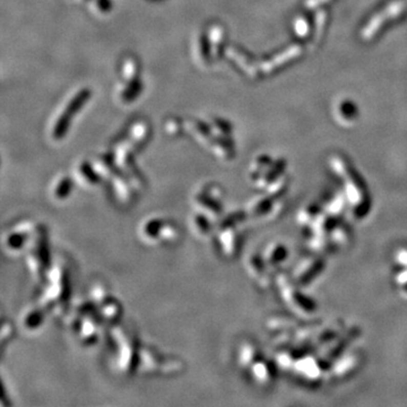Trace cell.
<instances>
[{"label":"cell","instance_id":"6da1fadb","mask_svg":"<svg viewBox=\"0 0 407 407\" xmlns=\"http://www.w3.org/2000/svg\"><path fill=\"white\" fill-rule=\"evenodd\" d=\"M48 284L38 299V306L57 316H64L68 310L70 295L69 272L64 262H56L47 273Z\"/></svg>","mask_w":407,"mask_h":407},{"label":"cell","instance_id":"7a4b0ae2","mask_svg":"<svg viewBox=\"0 0 407 407\" xmlns=\"http://www.w3.org/2000/svg\"><path fill=\"white\" fill-rule=\"evenodd\" d=\"M111 337L117 346V356H115L117 370L124 376L133 375L137 371L139 360L140 346L137 342V338L121 324H113Z\"/></svg>","mask_w":407,"mask_h":407},{"label":"cell","instance_id":"3957f363","mask_svg":"<svg viewBox=\"0 0 407 407\" xmlns=\"http://www.w3.org/2000/svg\"><path fill=\"white\" fill-rule=\"evenodd\" d=\"M24 255L26 267L32 276L37 280L47 277L51 258L48 236L43 225L30 238Z\"/></svg>","mask_w":407,"mask_h":407},{"label":"cell","instance_id":"277c9868","mask_svg":"<svg viewBox=\"0 0 407 407\" xmlns=\"http://www.w3.org/2000/svg\"><path fill=\"white\" fill-rule=\"evenodd\" d=\"M248 217L246 212H233L216 222L215 232L219 248L223 255L233 259L240 249V234L238 227Z\"/></svg>","mask_w":407,"mask_h":407},{"label":"cell","instance_id":"5b68a950","mask_svg":"<svg viewBox=\"0 0 407 407\" xmlns=\"http://www.w3.org/2000/svg\"><path fill=\"white\" fill-rule=\"evenodd\" d=\"M277 284L283 301L294 315L300 316L301 318H309L315 315L317 311L315 302L311 301L303 293H301L291 283V280L285 276H278Z\"/></svg>","mask_w":407,"mask_h":407},{"label":"cell","instance_id":"8992f818","mask_svg":"<svg viewBox=\"0 0 407 407\" xmlns=\"http://www.w3.org/2000/svg\"><path fill=\"white\" fill-rule=\"evenodd\" d=\"M283 205L280 199H273L271 197L260 196L251 199L246 208L248 217L256 219H272L278 216L282 211Z\"/></svg>","mask_w":407,"mask_h":407},{"label":"cell","instance_id":"52a82bcc","mask_svg":"<svg viewBox=\"0 0 407 407\" xmlns=\"http://www.w3.org/2000/svg\"><path fill=\"white\" fill-rule=\"evenodd\" d=\"M192 206L196 212H199L203 215L211 218L213 222H217L221 218L223 212V203L221 200L210 196L202 189L198 190L192 197Z\"/></svg>","mask_w":407,"mask_h":407},{"label":"cell","instance_id":"ba28073f","mask_svg":"<svg viewBox=\"0 0 407 407\" xmlns=\"http://www.w3.org/2000/svg\"><path fill=\"white\" fill-rule=\"evenodd\" d=\"M102 321V318L97 311L83 318L78 331H77V335H78L82 344L93 345L97 342Z\"/></svg>","mask_w":407,"mask_h":407},{"label":"cell","instance_id":"9c48e42d","mask_svg":"<svg viewBox=\"0 0 407 407\" xmlns=\"http://www.w3.org/2000/svg\"><path fill=\"white\" fill-rule=\"evenodd\" d=\"M323 263L319 258L310 257L306 258L294 269L293 278L298 284L306 285L312 282V279L318 276L319 273L322 271Z\"/></svg>","mask_w":407,"mask_h":407},{"label":"cell","instance_id":"30bf717a","mask_svg":"<svg viewBox=\"0 0 407 407\" xmlns=\"http://www.w3.org/2000/svg\"><path fill=\"white\" fill-rule=\"evenodd\" d=\"M245 266L250 276L260 285L261 288H267L271 284V274H269V267L262 258V255L257 254L250 255L245 262Z\"/></svg>","mask_w":407,"mask_h":407},{"label":"cell","instance_id":"8fae6325","mask_svg":"<svg viewBox=\"0 0 407 407\" xmlns=\"http://www.w3.org/2000/svg\"><path fill=\"white\" fill-rule=\"evenodd\" d=\"M166 219L163 217H148L144 219L139 225L138 234L140 239L145 242L146 245L155 246L161 243V231Z\"/></svg>","mask_w":407,"mask_h":407},{"label":"cell","instance_id":"7c38bea8","mask_svg":"<svg viewBox=\"0 0 407 407\" xmlns=\"http://www.w3.org/2000/svg\"><path fill=\"white\" fill-rule=\"evenodd\" d=\"M164 356L150 346H140L137 371L141 373H159Z\"/></svg>","mask_w":407,"mask_h":407},{"label":"cell","instance_id":"4fadbf2b","mask_svg":"<svg viewBox=\"0 0 407 407\" xmlns=\"http://www.w3.org/2000/svg\"><path fill=\"white\" fill-rule=\"evenodd\" d=\"M293 369L300 377L312 382L319 381L323 373L320 362H318L316 357L308 355L301 357L300 360H295Z\"/></svg>","mask_w":407,"mask_h":407},{"label":"cell","instance_id":"5bb4252c","mask_svg":"<svg viewBox=\"0 0 407 407\" xmlns=\"http://www.w3.org/2000/svg\"><path fill=\"white\" fill-rule=\"evenodd\" d=\"M46 310L42 307H32L26 309L21 318V324L26 333H34L42 327L46 320Z\"/></svg>","mask_w":407,"mask_h":407},{"label":"cell","instance_id":"9a60e30c","mask_svg":"<svg viewBox=\"0 0 407 407\" xmlns=\"http://www.w3.org/2000/svg\"><path fill=\"white\" fill-rule=\"evenodd\" d=\"M213 223L214 222L211 218H208L199 212H195L189 218L191 231L200 239H208L214 234L215 228H214Z\"/></svg>","mask_w":407,"mask_h":407},{"label":"cell","instance_id":"2e32d148","mask_svg":"<svg viewBox=\"0 0 407 407\" xmlns=\"http://www.w3.org/2000/svg\"><path fill=\"white\" fill-rule=\"evenodd\" d=\"M250 373L254 380L261 384V386H267L274 380L275 371L271 362L265 359H258L250 368Z\"/></svg>","mask_w":407,"mask_h":407},{"label":"cell","instance_id":"e0dca14e","mask_svg":"<svg viewBox=\"0 0 407 407\" xmlns=\"http://www.w3.org/2000/svg\"><path fill=\"white\" fill-rule=\"evenodd\" d=\"M30 236L19 231L12 228L4 238V246L7 252L12 255H18L21 252H25L27 243H29Z\"/></svg>","mask_w":407,"mask_h":407},{"label":"cell","instance_id":"ac0fdd59","mask_svg":"<svg viewBox=\"0 0 407 407\" xmlns=\"http://www.w3.org/2000/svg\"><path fill=\"white\" fill-rule=\"evenodd\" d=\"M112 186L114 194L117 196L120 203H123V205H130L134 201V186L129 181L126 180L123 175H114L112 178Z\"/></svg>","mask_w":407,"mask_h":407},{"label":"cell","instance_id":"d6986e66","mask_svg":"<svg viewBox=\"0 0 407 407\" xmlns=\"http://www.w3.org/2000/svg\"><path fill=\"white\" fill-rule=\"evenodd\" d=\"M288 256L289 254L287 247L279 243V242H275V243L269 245L265 249V252L262 254L263 260H265L269 268L279 266L280 263H283L287 260Z\"/></svg>","mask_w":407,"mask_h":407},{"label":"cell","instance_id":"ffe728a7","mask_svg":"<svg viewBox=\"0 0 407 407\" xmlns=\"http://www.w3.org/2000/svg\"><path fill=\"white\" fill-rule=\"evenodd\" d=\"M123 306L120 301L115 298H111L106 303L97 308V312L103 321L110 323H115L119 321L120 317L123 316Z\"/></svg>","mask_w":407,"mask_h":407},{"label":"cell","instance_id":"44dd1931","mask_svg":"<svg viewBox=\"0 0 407 407\" xmlns=\"http://www.w3.org/2000/svg\"><path fill=\"white\" fill-rule=\"evenodd\" d=\"M76 180L78 181L80 186L85 188H92L95 187L98 181H100V175L97 174L95 170H93L86 163L79 164V167L76 169Z\"/></svg>","mask_w":407,"mask_h":407},{"label":"cell","instance_id":"7402d4cb","mask_svg":"<svg viewBox=\"0 0 407 407\" xmlns=\"http://www.w3.org/2000/svg\"><path fill=\"white\" fill-rule=\"evenodd\" d=\"M258 359H259V351L254 343L245 342L241 344L238 355L240 367L250 368Z\"/></svg>","mask_w":407,"mask_h":407},{"label":"cell","instance_id":"603a6c76","mask_svg":"<svg viewBox=\"0 0 407 407\" xmlns=\"http://www.w3.org/2000/svg\"><path fill=\"white\" fill-rule=\"evenodd\" d=\"M71 181L68 177H60L51 187V197L56 201H65L71 194Z\"/></svg>","mask_w":407,"mask_h":407},{"label":"cell","instance_id":"cb8c5ba5","mask_svg":"<svg viewBox=\"0 0 407 407\" xmlns=\"http://www.w3.org/2000/svg\"><path fill=\"white\" fill-rule=\"evenodd\" d=\"M111 298H113L112 294L110 293L108 288L104 287L103 284L96 283L91 288L90 299L94 302L97 308L106 303V302H108Z\"/></svg>","mask_w":407,"mask_h":407},{"label":"cell","instance_id":"d4e9b609","mask_svg":"<svg viewBox=\"0 0 407 407\" xmlns=\"http://www.w3.org/2000/svg\"><path fill=\"white\" fill-rule=\"evenodd\" d=\"M161 243L164 245H172L173 242L179 239V229L177 224L172 221L166 219L162 231H161Z\"/></svg>","mask_w":407,"mask_h":407},{"label":"cell","instance_id":"484cf974","mask_svg":"<svg viewBox=\"0 0 407 407\" xmlns=\"http://www.w3.org/2000/svg\"><path fill=\"white\" fill-rule=\"evenodd\" d=\"M184 370V362L178 357L174 356H164L163 364L161 368V375L171 376L179 373Z\"/></svg>","mask_w":407,"mask_h":407},{"label":"cell","instance_id":"4316f807","mask_svg":"<svg viewBox=\"0 0 407 407\" xmlns=\"http://www.w3.org/2000/svg\"><path fill=\"white\" fill-rule=\"evenodd\" d=\"M346 205H348V201H346L345 196L332 198V199L328 200L327 205L324 206V212H326L329 216L337 217L345 210Z\"/></svg>","mask_w":407,"mask_h":407},{"label":"cell","instance_id":"83f0119b","mask_svg":"<svg viewBox=\"0 0 407 407\" xmlns=\"http://www.w3.org/2000/svg\"><path fill=\"white\" fill-rule=\"evenodd\" d=\"M350 239V234L343 225H334L329 232V240L336 246H344Z\"/></svg>","mask_w":407,"mask_h":407},{"label":"cell","instance_id":"f1b7e54d","mask_svg":"<svg viewBox=\"0 0 407 407\" xmlns=\"http://www.w3.org/2000/svg\"><path fill=\"white\" fill-rule=\"evenodd\" d=\"M343 359H344L345 363H342V361L338 362V363H337V367H336V368H334V370H333L334 375H336V376H338V377L345 376L346 373L351 372L350 370H353L354 368L356 367V364H357V361H359V360H357V357H356L354 354L345 356V357H343Z\"/></svg>","mask_w":407,"mask_h":407},{"label":"cell","instance_id":"f546056e","mask_svg":"<svg viewBox=\"0 0 407 407\" xmlns=\"http://www.w3.org/2000/svg\"><path fill=\"white\" fill-rule=\"evenodd\" d=\"M319 213H320V211L317 207H306L298 214V222L300 225H303V227L304 225H310Z\"/></svg>","mask_w":407,"mask_h":407},{"label":"cell","instance_id":"4dcf8cb0","mask_svg":"<svg viewBox=\"0 0 407 407\" xmlns=\"http://www.w3.org/2000/svg\"><path fill=\"white\" fill-rule=\"evenodd\" d=\"M395 282L399 287L401 292L407 295V268H400V271L396 274Z\"/></svg>","mask_w":407,"mask_h":407},{"label":"cell","instance_id":"1f68e13d","mask_svg":"<svg viewBox=\"0 0 407 407\" xmlns=\"http://www.w3.org/2000/svg\"><path fill=\"white\" fill-rule=\"evenodd\" d=\"M395 262L400 268H407V247H401L400 249L396 251Z\"/></svg>","mask_w":407,"mask_h":407},{"label":"cell","instance_id":"d6a6232c","mask_svg":"<svg viewBox=\"0 0 407 407\" xmlns=\"http://www.w3.org/2000/svg\"><path fill=\"white\" fill-rule=\"evenodd\" d=\"M14 335V327L13 324L5 320L3 322V328H2V344L5 345L6 342L10 340V338L13 337Z\"/></svg>","mask_w":407,"mask_h":407}]
</instances>
